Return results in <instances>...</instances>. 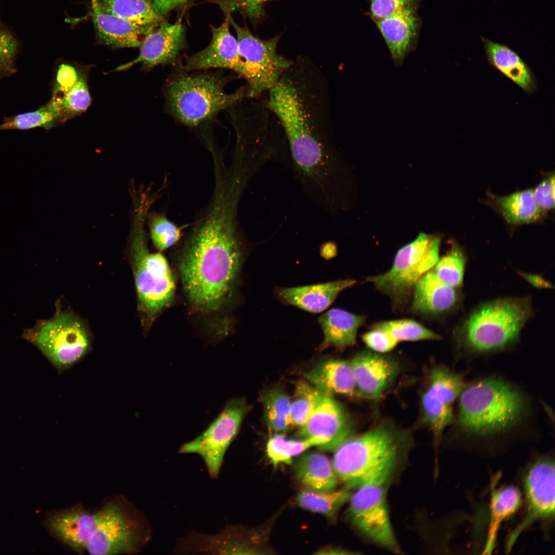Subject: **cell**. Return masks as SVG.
I'll use <instances>...</instances> for the list:
<instances>
[{
	"label": "cell",
	"mask_w": 555,
	"mask_h": 555,
	"mask_svg": "<svg viewBox=\"0 0 555 555\" xmlns=\"http://www.w3.org/2000/svg\"><path fill=\"white\" fill-rule=\"evenodd\" d=\"M355 283L354 280L345 279L307 286L278 288L275 293L285 304L310 312L319 313L327 308L341 291Z\"/></svg>",
	"instance_id": "603a6c76"
},
{
	"label": "cell",
	"mask_w": 555,
	"mask_h": 555,
	"mask_svg": "<svg viewBox=\"0 0 555 555\" xmlns=\"http://www.w3.org/2000/svg\"><path fill=\"white\" fill-rule=\"evenodd\" d=\"M322 392L306 382H298L295 390V398L291 401V417L293 425L302 427L307 421Z\"/></svg>",
	"instance_id": "f35d334b"
},
{
	"label": "cell",
	"mask_w": 555,
	"mask_h": 555,
	"mask_svg": "<svg viewBox=\"0 0 555 555\" xmlns=\"http://www.w3.org/2000/svg\"><path fill=\"white\" fill-rule=\"evenodd\" d=\"M80 73L73 66L62 64L57 71L53 97L61 98L77 82Z\"/></svg>",
	"instance_id": "bcb514c9"
},
{
	"label": "cell",
	"mask_w": 555,
	"mask_h": 555,
	"mask_svg": "<svg viewBox=\"0 0 555 555\" xmlns=\"http://www.w3.org/2000/svg\"><path fill=\"white\" fill-rule=\"evenodd\" d=\"M533 313L527 297L505 298L474 309L455 335L457 349L475 358L502 352L513 345Z\"/></svg>",
	"instance_id": "5b68a950"
},
{
	"label": "cell",
	"mask_w": 555,
	"mask_h": 555,
	"mask_svg": "<svg viewBox=\"0 0 555 555\" xmlns=\"http://www.w3.org/2000/svg\"><path fill=\"white\" fill-rule=\"evenodd\" d=\"M412 442L406 429L383 421L343 442L335 450L332 464L346 488L384 485Z\"/></svg>",
	"instance_id": "277c9868"
},
{
	"label": "cell",
	"mask_w": 555,
	"mask_h": 555,
	"mask_svg": "<svg viewBox=\"0 0 555 555\" xmlns=\"http://www.w3.org/2000/svg\"><path fill=\"white\" fill-rule=\"evenodd\" d=\"M519 274L533 287L538 288L551 289L553 287L551 283L544 279L541 275L518 272Z\"/></svg>",
	"instance_id": "681fc988"
},
{
	"label": "cell",
	"mask_w": 555,
	"mask_h": 555,
	"mask_svg": "<svg viewBox=\"0 0 555 555\" xmlns=\"http://www.w3.org/2000/svg\"><path fill=\"white\" fill-rule=\"evenodd\" d=\"M150 236L155 247L165 250L176 244L182 236L181 228L170 220L164 214L155 213L149 219Z\"/></svg>",
	"instance_id": "ab89813d"
},
{
	"label": "cell",
	"mask_w": 555,
	"mask_h": 555,
	"mask_svg": "<svg viewBox=\"0 0 555 555\" xmlns=\"http://www.w3.org/2000/svg\"><path fill=\"white\" fill-rule=\"evenodd\" d=\"M457 402L455 434L474 446H494L511 438L532 417V402L526 391L497 375L466 382Z\"/></svg>",
	"instance_id": "3957f363"
},
{
	"label": "cell",
	"mask_w": 555,
	"mask_h": 555,
	"mask_svg": "<svg viewBox=\"0 0 555 555\" xmlns=\"http://www.w3.org/2000/svg\"><path fill=\"white\" fill-rule=\"evenodd\" d=\"M554 174L549 173L532 190L534 200L539 208L545 214L554 207Z\"/></svg>",
	"instance_id": "7bdbcfd3"
},
{
	"label": "cell",
	"mask_w": 555,
	"mask_h": 555,
	"mask_svg": "<svg viewBox=\"0 0 555 555\" xmlns=\"http://www.w3.org/2000/svg\"><path fill=\"white\" fill-rule=\"evenodd\" d=\"M295 470L297 478L307 489L329 491L337 485L338 477L332 462L323 454L304 455L298 461Z\"/></svg>",
	"instance_id": "4316f807"
},
{
	"label": "cell",
	"mask_w": 555,
	"mask_h": 555,
	"mask_svg": "<svg viewBox=\"0 0 555 555\" xmlns=\"http://www.w3.org/2000/svg\"><path fill=\"white\" fill-rule=\"evenodd\" d=\"M491 197L504 219L509 224L535 223L545 214L537 206L533 197L532 189Z\"/></svg>",
	"instance_id": "f546056e"
},
{
	"label": "cell",
	"mask_w": 555,
	"mask_h": 555,
	"mask_svg": "<svg viewBox=\"0 0 555 555\" xmlns=\"http://www.w3.org/2000/svg\"><path fill=\"white\" fill-rule=\"evenodd\" d=\"M370 15L374 22L387 17L411 5L417 0H368Z\"/></svg>",
	"instance_id": "ee69618b"
},
{
	"label": "cell",
	"mask_w": 555,
	"mask_h": 555,
	"mask_svg": "<svg viewBox=\"0 0 555 555\" xmlns=\"http://www.w3.org/2000/svg\"><path fill=\"white\" fill-rule=\"evenodd\" d=\"M227 15L236 33L239 53L253 78L252 85L247 88V98L257 99L278 83L293 60L277 51L282 33L267 40L261 39L246 26L238 25L230 14Z\"/></svg>",
	"instance_id": "4fadbf2b"
},
{
	"label": "cell",
	"mask_w": 555,
	"mask_h": 555,
	"mask_svg": "<svg viewBox=\"0 0 555 555\" xmlns=\"http://www.w3.org/2000/svg\"><path fill=\"white\" fill-rule=\"evenodd\" d=\"M365 320L364 316L342 309L329 310L319 319L324 334L322 346L343 349L354 345L358 330Z\"/></svg>",
	"instance_id": "484cf974"
},
{
	"label": "cell",
	"mask_w": 555,
	"mask_h": 555,
	"mask_svg": "<svg viewBox=\"0 0 555 555\" xmlns=\"http://www.w3.org/2000/svg\"><path fill=\"white\" fill-rule=\"evenodd\" d=\"M487 59L492 66L528 94L536 87V81L528 65L507 45L482 38Z\"/></svg>",
	"instance_id": "d4e9b609"
},
{
	"label": "cell",
	"mask_w": 555,
	"mask_h": 555,
	"mask_svg": "<svg viewBox=\"0 0 555 555\" xmlns=\"http://www.w3.org/2000/svg\"><path fill=\"white\" fill-rule=\"evenodd\" d=\"M420 402L422 420L432 432L436 451L445 431L454 422V405L426 391L421 396Z\"/></svg>",
	"instance_id": "1f68e13d"
},
{
	"label": "cell",
	"mask_w": 555,
	"mask_h": 555,
	"mask_svg": "<svg viewBox=\"0 0 555 555\" xmlns=\"http://www.w3.org/2000/svg\"><path fill=\"white\" fill-rule=\"evenodd\" d=\"M317 554H348L349 553L346 552L345 550L342 549H339L337 548H324L319 551Z\"/></svg>",
	"instance_id": "f907efd6"
},
{
	"label": "cell",
	"mask_w": 555,
	"mask_h": 555,
	"mask_svg": "<svg viewBox=\"0 0 555 555\" xmlns=\"http://www.w3.org/2000/svg\"><path fill=\"white\" fill-rule=\"evenodd\" d=\"M371 327L387 332L398 343L402 341H418L439 340L441 337L418 322L408 319L378 322Z\"/></svg>",
	"instance_id": "8d00e7d4"
},
{
	"label": "cell",
	"mask_w": 555,
	"mask_h": 555,
	"mask_svg": "<svg viewBox=\"0 0 555 555\" xmlns=\"http://www.w3.org/2000/svg\"><path fill=\"white\" fill-rule=\"evenodd\" d=\"M522 486L526 506L522 521L512 532L507 548L510 549L520 535L533 523L550 522L554 516V461L546 455L534 457L524 470Z\"/></svg>",
	"instance_id": "5bb4252c"
},
{
	"label": "cell",
	"mask_w": 555,
	"mask_h": 555,
	"mask_svg": "<svg viewBox=\"0 0 555 555\" xmlns=\"http://www.w3.org/2000/svg\"><path fill=\"white\" fill-rule=\"evenodd\" d=\"M304 376L313 387L326 394L360 396L349 362L330 359L320 363Z\"/></svg>",
	"instance_id": "cb8c5ba5"
},
{
	"label": "cell",
	"mask_w": 555,
	"mask_h": 555,
	"mask_svg": "<svg viewBox=\"0 0 555 555\" xmlns=\"http://www.w3.org/2000/svg\"><path fill=\"white\" fill-rule=\"evenodd\" d=\"M274 0H217L216 3L226 14L239 10L254 23H258L265 17V7Z\"/></svg>",
	"instance_id": "b9f144b4"
},
{
	"label": "cell",
	"mask_w": 555,
	"mask_h": 555,
	"mask_svg": "<svg viewBox=\"0 0 555 555\" xmlns=\"http://www.w3.org/2000/svg\"><path fill=\"white\" fill-rule=\"evenodd\" d=\"M58 99L60 102L62 119L70 117L85 111L91 102V98L85 77L80 73L76 83L61 98H58Z\"/></svg>",
	"instance_id": "60d3db41"
},
{
	"label": "cell",
	"mask_w": 555,
	"mask_h": 555,
	"mask_svg": "<svg viewBox=\"0 0 555 555\" xmlns=\"http://www.w3.org/2000/svg\"><path fill=\"white\" fill-rule=\"evenodd\" d=\"M362 338L369 349L381 354L391 351L398 343L387 332L374 327L363 334Z\"/></svg>",
	"instance_id": "f6af8a7d"
},
{
	"label": "cell",
	"mask_w": 555,
	"mask_h": 555,
	"mask_svg": "<svg viewBox=\"0 0 555 555\" xmlns=\"http://www.w3.org/2000/svg\"><path fill=\"white\" fill-rule=\"evenodd\" d=\"M249 410L244 399H230L207 429L194 439L182 445L178 453L200 456L211 478H216L225 454L237 436Z\"/></svg>",
	"instance_id": "7c38bea8"
},
{
	"label": "cell",
	"mask_w": 555,
	"mask_h": 555,
	"mask_svg": "<svg viewBox=\"0 0 555 555\" xmlns=\"http://www.w3.org/2000/svg\"><path fill=\"white\" fill-rule=\"evenodd\" d=\"M228 109L236 134L234 149L260 171L271 162L289 166L285 134L265 102L246 98Z\"/></svg>",
	"instance_id": "ba28073f"
},
{
	"label": "cell",
	"mask_w": 555,
	"mask_h": 555,
	"mask_svg": "<svg viewBox=\"0 0 555 555\" xmlns=\"http://www.w3.org/2000/svg\"><path fill=\"white\" fill-rule=\"evenodd\" d=\"M152 203L141 198L135 202L131 248L135 285L140 308L152 322L172 302L175 285L165 257L151 253L147 247L144 222Z\"/></svg>",
	"instance_id": "52a82bcc"
},
{
	"label": "cell",
	"mask_w": 555,
	"mask_h": 555,
	"mask_svg": "<svg viewBox=\"0 0 555 555\" xmlns=\"http://www.w3.org/2000/svg\"><path fill=\"white\" fill-rule=\"evenodd\" d=\"M238 207L210 201L183 243L179 268L186 295L195 310L216 312L232 297L244 253Z\"/></svg>",
	"instance_id": "7a4b0ae2"
},
{
	"label": "cell",
	"mask_w": 555,
	"mask_h": 555,
	"mask_svg": "<svg viewBox=\"0 0 555 555\" xmlns=\"http://www.w3.org/2000/svg\"><path fill=\"white\" fill-rule=\"evenodd\" d=\"M268 92L265 103L285 134L293 177L315 205H330L344 189L346 168L334 141L326 76L300 55Z\"/></svg>",
	"instance_id": "6da1fadb"
},
{
	"label": "cell",
	"mask_w": 555,
	"mask_h": 555,
	"mask_svg": "<svg viewBox=\"0 0 555 555\" xmlns=\"http://www.w3.org/2000/svg\"><path fill=\"white\" fill-rule=\"evenodd\" d=\"M96 512L76 506L50 514L46 521L57 539L77 552L86 550L95 529Z\"/></svg>",
	"instance_id": "ffe728a7"
},
{
	"label": "cell",
	"mask_w": 555,
	"mask_h": 555,
	"mask_svg": "<svg viewBox=\"0 0 555 555\" xmlns=\"http://www.w3.org/2000/svg\"><path fill=\"white\" fill-rule=\"evenodd\" d=\"M96 515L95 529L86 549L90 554L135 552L150 538L147 523L123 502H108Z\"/></svg>",
	"instance_id": "9c48e42d"
},
{
	"label": "cell",
	"mask_w": 555,
	"mask_h": 555,
	"mask_svg": "<svg viewBox=\"0 0 555 555\" xmlns=\"http://www.w3.org/2000/svg\"><path fill=\"white\" fill-rule=\"evenodd\" d=\"M466 382L464 374L443 365H436L430 371L426 391L454 405Z\"/></svg>",
	"instance_id": "d6a6232c"
},
{
	"label": "cell",
	"mask_w": 555,
	"mask_h": 555,
	"mask_svg": "<svg viewBox=\"0 0 555 555\" xmlns=\"http://www.w3.org/2000/svg\"><path fill=\"white\" fill-rule=\"evenodd\" d=\"M184 46V28L181 21L174 23L162 22L144 38L137 57L118 67L116 70H125L139 63L146 69L174 64Z\"/></svg>",
	"instance_id": "ac0fdd59"
},
{
	"label": "cell",
	"mask_w": 555,
	"mask_h": 555,
	"mask_svg": "<svg viewBox=\"0 0 555 555\" xmlns=\"http://www.w3.org/2000/svg\"><path fill=\"white\" fill-rule=\"evenodd\" d=\"M351 425L345 410L332 395L322 393L312 413L299 430V436L314 438L324 450H336L350 437Z\"/></svg>",
	"instance_id": "e0dca14e"
},
{
	"label": "cell",
	"mask_w": 555,
	"mask_h": 555,
	"mask_svg": "<svg viewBox=\"0 0 555 555\" xmlns=\"http://www.w3.org/2000/svg\"><path fill=\"white\" fill-rule=\"evenodd\" d=\"M103 11L152 29L162 21L153 0H90Z\"/></svg>",
	"instance_id": "f1b7e54d"
},
{
	"label": "cell",
	"mask_w": 555,
	"mask_h": 555,
	"mask_svg": "<svg viewBox=\"0 0 555 555\" xmlns=\"http://www.w3.org/2000/svg\"><path fill=\"white\" fill-rule=\"evenodd\" d=\"M383 485L358 488L349 500L348 515L353 525L378 545L400 553L401 550L392 527Z\"/></svg>",
	"instance_id": "9a60e30c"
},
{
	"label": "cell",
	"mask_w": 555,
	"mask_h": 555,
	"mask_svg": "<svg viewBox=\"0 0 555 555\" xmlns=\"http://www.w3.org/2000/svg\"><path fill=\"white\" fill-rule=\"evenodd\" d=\"M263 402L266 423L271 431H287L293 426L291 401L284 392L277 389L269 391L264 396Z\"/></svg>",
	"instance_id": "836d02e7"
},
{
	"label": "cell",
	"mask_w": 555,
	"mask_h": 555,
	"mask_svg": "<svg viewBox=\"0 0 555 555\" xmlns=\"http://www.w3.org/2000/svg\"><path fill=\"white\" fill-rule=\"evenodd\" d=\"M375 23L394 61L400 64L413 49L418 38L420 21L417 4L401 9Z\"/></svg>",
	"instance_id": "44dd1931"
},
{
	"label": "cell",
	"mask_w": 555,
	"mask_h": 555,
	"mask_svg": "<svg viewBox=\"0 0 555 555\" xmlns=\"http://www.w3.org/2000/svg\"><path fill=\"white\" fill-rule=\"evenodd\" d=\"M228 78L208 70L187 71L180 67L166 79L165 106L179 122L189 127L201 126L220 112L247 98L246 85L232 93L225 91Z\"/></svg>",
	"instance_id": "8992f818"
},
{
	"label": "cell",
	"mask_w": 555,
	"mask_h": 555,
	"mask_svg": "<svg viewBox=\"0 0 555 555\" xmlns=\"http://www.w3.org/2000/svg\"><path fill=\"white\" fill-rule=\"evenodd\" d=\"M228 15L218 27L211 26L212 39L208 46L187 57L181 66L187 71H199L212 68L232 70L244 79L247 86L253 82L249 68L240 55L236 38L230 32Z\"/></svg>",
	"instance_id": "2e32d148"
},
{
	"label": "cell",
	"mask_w": 555,
	"mask_h": 555,
	"mask_svg": "<svg viewBox=\"0 0 555 555\" xmlns=\"http://www.w3.org/2000/svg\"><path fill=\"white\" fill-rule=\"evenodd\" d=\"M440 242L439 236L420 233L398 250L387 271L369 277L366 281L389 296L394 305L402 303L417 281L438 262Z\"/></svg>",
	"instance_id": "30bf717a"
},
{
	"label": "cell",
	"mask_w": 555,
	"mask_h": 555,
	"mask_svg": "<svg viewBox=\"0 0 555 555\" xmlns=\"http://www.w3.org/2000/svg\"><path fill=\"white\" fill-rule=\"evenodd\" d=\"M186 0H153L155 8L161 15H164L183 5Z\"/></svg>",
	"instance_id": "c3c4849f"
},
{
	"label": "cell",
	"mask_w": 555,
	"mask_h": 555,
	"mask_svg": "<svg viewBox=\"0 0 555 555\" xmlns=\"http://www.w3.org/2000/svg\"><path fill=\"white\" fill-rule=\"evenodd\" d=\"M289 439L281 434L271 436L266 445V453L274 466L280 464H290L292 458L320 442L314 438Z\"/></svg>",
	"instance_id": "d590c367"
},
{
	"label": "cell",
	"mask_w": 555,
	"mask_h": 555,
	"mask_svg": "<svg viewBox=\"0 0 555 555\" xmlns=\"http://www.w3.org/2000/svg\"><path fill=\"white\" fill-rule=\"evenodd\" d=\"M351 496V493L347 488L329 491L305 488L298 493L297 502L300 507L320 513L333 521L339 509L349 501Z\"/></svg>",
	"instance_id": "4dcf8cb0"
},
{
	"label": "cell",
	"mask_w": 555,
	"mask_h": 555,
	"mask_svg": "<svg viewBox=\"0 0 555 555\" xmlns=\"http://www.w3.org/2000/svg\"><path fill=\"white\" fill-rule=\"evenodd\" d=\"M62 119L60 102L53 98L39 109L18 115L7 120L1 126L3 130H28L38 127H49L56 121Z\"/></svg>",
	"instance_id": "e575fe53"
},
{
	"label": "cell",
	"mask_w": 555,
	"mask_h": 555,
	"mask_svg": "<svg viewBox=\"0 0 555 555\" xmlns=\"http://www.w3.org/2000/svg\"><path fill=\"white\" fill-rule=\"evenodd\" d=\"M16 47V41L13 35L0 25V65L10 62Z\"/></svg>",
	"instance_id": "7dc6e473"
},
{
	"label": "cell",
	"mask_w": 555,
	"mask_h": 555,
	"mask_svg": "<svg viewBox=\"0 0 555 555\" xmlns=\"http://www.w3.org/2000/svg\"><path fill=\"white\" fill-rule=\"evenodd\" d=\"M413 291L411 309L422 315L445 314L455 308L460 300L456 288L442 282L432 269L417 281Z\"/></svg>",
	"instance_id": "7402d4cb"
},
{
	"label": "cell",
	"mask_w": 555,
	"mask_h": 555,
	"mask_svg": "<svg viewBox=\"0 0 555 555\" xmlns=\"http://www.w3.org/2000/svg\"><path fill=\"white\" fill-rule=\"evenodd\" d=\"M465 268L464 254L460 247L455 245L446 255L439 258L432 270L445 283L458 288L462 284Z\"/></svg>",
	"instance_id": "74e56055"
},
{
	"label": "cell",
	"mask_w": 555,
	"mask_h": 555,
	"mask_svg": "<svg viewBox=\"0 0 555 555\" xmlns=\"http://www.w3.org/2000/svg\"><path fill=\"white\" fill-rule=\"evenodd\" d=\"M232 157H233V156H232ZM234 158H235V157H234ZM237 160H238V159H237ZM241 163H242V162H241ZM244 165H245V164H244ZM246 168H247V167H246ZM247 169H248V168H247ZM248 170H249V169H248ZM251 174H252V173H251ZM252 175H253V174H252ZM253 177H254V176H253Z\"/></svg>",
	"instance_id": "816d5d0a"
},
{
	"label": "cell",
	"mask_w": 555,
	"mask_h": 555,
	"mask_svg": "<svg viewBox=\"0 0 555 555\" xmlns=\"http://www.w3.org/2000/svg\"><path fill=\"white\" fill-rule=\"evenodd\" d=\"M349 363L360 396L374 400L381 397L399 372L394 360L372 350L357 353Z\"/></svg>",
	"instance_id": "d6986e66"
},
{
	"label": "cell",
	"mask_w": 555,
	"mask_h": 555,
	"mask_svg": "<svg viewBox=\"0 0 555 555\" xmlns=\"http://www.w3.org/2000/svg\"><path fill=\"white\" fill-rule=\"evenodd\" d=\"M522 502L520 491L513 485H507L497 489L493 488L490 496L489 523L484 553H489L493 550L500 525L505 520L518 510Z\"/></svg>",
	"instance_id": "83f0119b"
},
{
	"label": "cell",
	"mask_w": 555,
	"mask_h": 555,
	"mask_svg": "<svg viewBox=\"0 0 555 555\" xmlns=\"http://www.w3.org/2000/svg\"><path fill=\"white\" fill-rule=\"evenodd\" d=\"M21 337L35 346L56 367L66 368L87 351L89 339L85 325L73 314L55 312L47 320H38L23 330Z\"/></svg>",
	"instance_id": "8fae6325"
}]
</instances>
